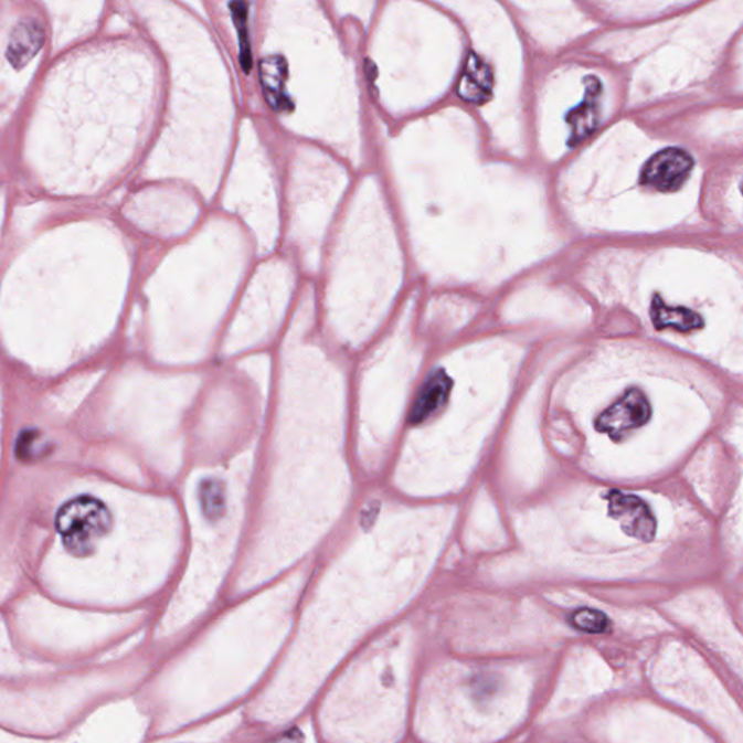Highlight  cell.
<instances>
[{"mask_svg": "<svg viewBox=\"0 0 743 743\" xmlns=\"http://www.w3.org/2000/svg\"><path fill=\"white\" fill-rule=\"evenodd\" d=\"M55 528L73 556L85 558L96 551L113 528V516L98 498H73L59 510Z\"/></svg>", "mask_w": 743, "mask_h": 743, "instance_id": "obj_2", "label": "cell"}, {"mask_svg": "<svg viewBox=\"0 0 743 743\" xmlns=\"http://www.w3.org/2000/svg\"><path fill=\"white\" fill-rule=\"evenodd\" d=\"M289 595L279 591L231 615L187 655V723L229 703L261 676L288 627Z\"/></svg>", "mask_w": 743, "mask_h": 743, "instance_id": "obj_1", "label": "cell"}, {"mask_svg": "<svg viewBox=\"0 0 743 743\" xmlns=\"http://www.w3.org/2000/svg\"><path fill=\"white\" fill-rule=\"evenodd\" d=\"M298 731H295L293 735L284 737V740H280L276 743H312L311 741L308 740V735L306 733H297Z\"/></svg>", "mask_w": 743, "mask_h": 743, "instance_id": "obj_13", "label": "cell"}, {"mask_svg": "<svg viewBox=\"0 0 743 743\" xmlns=\"http://www.w3.org/2000/svg\"><path fill=\"white\" fill-rule=\"evenodd\" d=\"M452 388V380L445 371H437L433 373L426 385L420 392L417 403L414 405L413 413H411V423L420 424L424 420L435 414L438 408L445 404L447 396H449Z\"/></svg>", "mask_w": 743, "mask_h": 743, "instance_id": "obj_6", "label": "cell"}, {"mask_svg": "<svg viewBox=\"0 0 743 743\" xmlns=\"http://www.w3.org/2000/svg\"><path fill=\"white\" fill-rule=\"evenodd\" d=\"M571 620L576 629L588 631V634H598L607 627V617L602 612L591 611V608L574 613Z\"/></svg>", "mask_w": 743, "mask_h": 743, "instance_id": "obj_12", "label": "cell"}, {"mask_svg": "<svg viewBox=\"0 0 743 743\" xmlns=\"http://www.w3.org/2000/svg\"><path fill=\"white\" fill-rule=\"evenodd\" d=\"M599 94H602V83L598 78H587V94L583 104L579 108L572 110L567 123L572 127V142L581 141L585 136L593 131L595 124H597V109Z\"/></svg>", "mask_w": 743, "mask_h": 743, "instance_id": "obj_7", "label": "cell"}, {"mask_svg": "<svg viewBox=\"0 0 743 743\" xmlns=\"http://www.w3.org/2000/svg\"><path fill=\"white\" fill-rule=\"evenodd\" d=\"M694 161L684 150L667 149L659 151L646 163L641 180L661 192L680 189L689 179Z\"/></svg>", "mask_w": 743, "mask_h": 743, "instance_id": "obj_4", "label": "cell"}, {"mask_svg": "<svg viewBox=\"0 0 743 743\" xmlns=\"http://www.w3.org/2000/svg\"><path fill=\"white\" fill-rule=\"evenodd\" d=\"M649 417L650 405L644 392L630 390L599 415L595 427L598 432L607 433L618 441L627 433L644 426Z\"/></svg>", "mask_w": 743, "mask_h": 743, "instance_id": "obj_3", "label": "cell"}, {"mask_svg": "<svg viewBox=\"0 0 743 743\" xmlns=\"http://www.w3.org/2000/svg\"><path fill=\"white\" fill-rule=\"evenodd\" d=\"M652 320L658 329H666V327H673V329L681 331L694 330L701 327V318L696 312L686 308H671L666 304L655 299L652 306Z\"/></svg>", "mask_w": 743, "mask_h": 743, "instance_id": "obj_10", "label": "cell"}, {"mask_svg": "<svg viewBox=\"0 0 743 743\" xmlns=\"http://www.w3.org/2000/svg\"><path fill=\"white\" fill-rule=\"evenodd\" d=\"M491 73H489L486 63L477 57V55H470L468 64L465 67L464 77H461L460 94L466 99L479 103V100L486 99L489 92H491Z\"/></svg>", "mask_w": 743, "mask_h": 743, "instance_id": "obj_8", "label": "cell"}, {"mask_svg": "<svg viewBox=\"0 0 743 743\" xmlns=\"http://www.w3.org/2000/svg\"><path fill=\"white\" fill-rule=\"evenodd\" d=\"M607 500L611 516L620 523L626 534L641 542H649L655 538L657 521L650 513L649 507L640 498L630 496V493L612 491Z\"/></svg>", "mask_w": 743, "mask_h": 743, "instance_id": "obj_5", "label": "cell"}, {"mask_svg": "<svg viewBox=\"0 0 743 743\" xmlns=\"http://www.w3.org/2000/svg\"><path fill=\"white\" fill-rule=\"evenodd\" d=\"M45 454H47V445H45L39 432L28 431L22 433L17 446L18 458L30 461L36 460Z\"/></svg>", "mask_w": 743, "mask_h": 743, "instance_id": "obj_11", "label": "cell"}, {"mask_svg": "<svg viewBox=\"0 0 743 743\" xmlns=\"http://www.w3.org/2000/svg\"><path fill=\"white\" fill-rule=\"evenodd\" d=\"M43 43V30L34 21L22 22L13 31L9 55L17 66H21L25 60L40 49Z\"/></svg>", "mask_w": 743, "mask_h": 743, "instance_id": "obj_9", "label": "cell"}]
</instances>
